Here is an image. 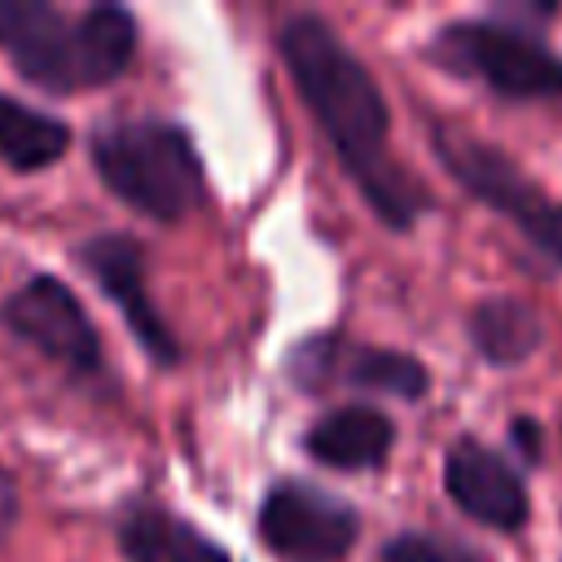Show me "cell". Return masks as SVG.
I'll use <instances>...</instances> for the list:
<instances>
[{
    "instance_id": "obj_3",
    "label": "cell",
    "mask_w": 562,
    "mask_h": 562,
    "mask_svg": "<svg viewBox=\"0 0 562 562\" xmlns=\"http://www.w3.org/2000/svg\"><path fill=\"white\" fill-rule=\"evenodd\" d=\"M558 4L509 0L479 18H452L426 35L422 57L501 101H562V53L544 40Z\"/></svg>"
},
{
    "instance_id": "obj_7",
    "label": "cell",
    "mask_w": 562,
    "mask_h": 562,
    "mask_svg": "<svg viewBox=\"0 0 562 562\" xmlns=\"http://www.w3.org/2000/svg\"><path fill=\"white\" fill-rule=\"evenodd\" d=\"M285 373L294 386L321 395V391H369L391 400H426L430 395V369L413 351L382 347V342H356L347 334H312L299 338L285 356Z\"/></svg>"
},
{
    "instance_id": "obj_5",
    "label": "cell",
    "mask_w": 562,
    "mask_h": 562,
    "mask_svg": "<svg viewBox=\"0 0 562 562\" xmlns=\"http://www.w3.org/2000/svg\"><path fill=\"white\" fill-rule=\"evenodd\" d=\"M430 154L474 202H483L487 211L509 220L522 233V241L562 272V198L540 189L487 136L465 132L448 119H430Z\"/></svg>"
},
{
    "instance_id": "obj_16",
    "label": "cell",
    "mask_w": 562,
    "mask_h": 562,
    "mask_svg": "<svg viewBox=\"0 0 562 562\" xmlns=\"http://www.w3.org/2000/svg\"><path fill=\"white\" fill-rule=\"evenodd\" d=\"M509 452L522 461V465H544V452H549V439H544V422L518 413L509 422Z\"/></svg>"
},
{
    "instance_id": "obj_12",
    "label": "cell",
    "mask_w": 562,
    "mask_h": 562,
    "mask_svg": "<svg viewBox=\"0 0 562 562\" xmlns=\"http://www.w3.org/2000/svg\"><path fill=\"white\" fill-rule=\"evenodd\" d=\"M395 448V422L373 404H338L303 430V452L325 470H382Z\"/></svg>"
},
{
    "instance_id": "obj_13",
    "label": "cell",
    "mask_w": 562,
    "mask_h": 562,
    "mask_svg": "<svg viewBox=\"0 0 562 562\" xmlns=\"http://www.w3.org/2000/svg\"><path fill=\"white\" fill-rule=\"evenodd\" d=\"M465 338L483 364L514 369L544 347V316L518 294H487L465 312Z\"/></svg>"
},
{
    "instance_id": "obj_4",
    "label": "cell",
    "mask_w": 562,
    "mask_h": 562,
    "mask_svg": "<svg viewBox=\"0 0 562 562\" xmlns=\"http://www.w3.org/2000/svg\"><path fill=\"white\" fill-rule=\"evenodd\" d=\"M97 180L136 215L154 224L189 220L206 198V167L184 123L176 119H114L88 136Z\"/></svg>"
},
{
    "instance_id": "obj_15",
    "label": "cell",
    "mask_w": 562,
    "mask_h": 562,
    "mask_svg": "<svg viewBox=\"0 0 562 562\" xmlns=\"http://www.w3.org/2000/svg\"><path fill=\"white\" fill-rule=\"evenodd\" d=\"M378 562H487L479 549L457 544L448 536H430V531H395L382 549Z\"/></svg>"
},
{
    "instance_id": "obj_6",
    "label": "cell",
    "mask_w": 562,
    "mask_h": 562,
    "mask_svg": "<svg viewBox=\"0 0 562 562\" xmlns=\"http://www.w3.org/2000/svg\"><path fill=\"white\" fill-rule=\"evenodd\" d=\"M0 325L18 342H26L44 360H53L70 382H79V386L110 382L101 334H97L92 316L83 312L79 294L61 277L35 272L18 290H9L0 299Z\"/></svg>"
},
{
    "instance_id": "obj_8",
    "label": "cell",
    "mask_w": 562,
    "mask_h": 562,
    "mask_svg": "<svg viewBox=\"0 0 562 562\" xmlns=\"http://www.w3.org/2000/svg\"><path fill=\"white\" fill-rule=\"evenodd\" d=\"M255 531L285 562H342L360 540V509L307 479H277L259 501Z\"/></svg>"
},
{
    "instance_id": "obj_17",
    "label": "cell",
    "mask_w": 562,
    "mask_h": 562,
    "mask_svg": "<svg viewBox=\"0 0 562 562\" xmlns=\"http://www.w3.org/2000/svg\"><path fill=\"white\" fill-rule=\"evenodd\" d=\"M18 518H22V496H18V479L0 465V549L13 540L18 531Z\"/></svg>"
},
{
    "instance_id": "obj_10",
    "label": "cell",
    "mask_w": 562,
    "mask_h": 562,
    "mask_svg": "<svg viewBox=\"0 0 562 562\" xmlns=\"http://www.w3.org/2000/svg\"><path fill=\"white\" fill-rule=\"evenodd\" d=\"M443 492L448 501L474 518L479 527H492L501 536H518L531 518V496L522 483V470L496 452L492 443L474 435H457L443 452Z\"/></svg>"
},
{
    "instance_id": "obj_2",
    "label": "cell",
    "mask_w": 562,
    "mask_h": 562,
    "mask_svg": "<svg viewBox=\"0 0 562 562\" xmlns=\"http://www.w3.org/2000/svg\"><path fill=\"white\" fill-rule=\"evenodd\" d=\"M136 48L140 22L123 4H88L70 13L48 0H0V53L26 83L53 97L123 79Z\"/></svg>"
},
{
    "instance_id": "obj_9",
    "label": "cell",
    "mask_w": 562,
    "mask_h": 562,
    "mask_svg": "<svg viewBox=\"0 0 562 562\" xmlns=\"http://www.w3.org/2000/svg\"><path fill=\"white\" fill-rule=\"evenodd\" d=\"M75 263L97 281V290L119 307V316L127 321L132 338L140 342V351L158 364V369H176L180 364V338L167 325L162 307L149 294V255L132 233H97L88 241L75 246Z\"/></svg>"
},
{
    "instance_id": "obj_14",
    "label": "cell",
    "mask_w": 562,
    "mask_h": 562,
    "mask_svg": "<svg viewBox=\"0 0 562 562\" xmlns=\"http://www.w3.org/2000/svg\"><path fill=\"white\" fill-rule=\"evenodd\" d=\"M70 149V123L0 92V162L18 176L53 167Z\"/></svg>"
},
{
    "instance_id": "obj_11",
    "label": "cell",
    "mask_w": 562,
    "mask_h": 562,
    "mask_svg": "<svg viewBox=\"0 0 562 562\" xmlns=\"http://www.w3.org/2000/svg\"><path fill=\"white\" fill-rule=\"evenodd\" d=\"M123 562H233L220 540L154 496H132L114 518Z\"/></svg>"
},
{
    "instance_id": "obj_1",
    "label": "cell",
    "mask_w": 562,
    "mask_h": 562,
    "mask_svg": "<svg viewBox=\"0 0 562 562\" xmlns=\"http://www.w3.org/2000/svg\"><path fill=\"white\" fill-rule=\"evenodd\" d=\"M277 53L373 220L391 233H413L435 198L391 149V105L373 70L321 13H290L277 26Z\"/></svg>"
}]
</instances>
